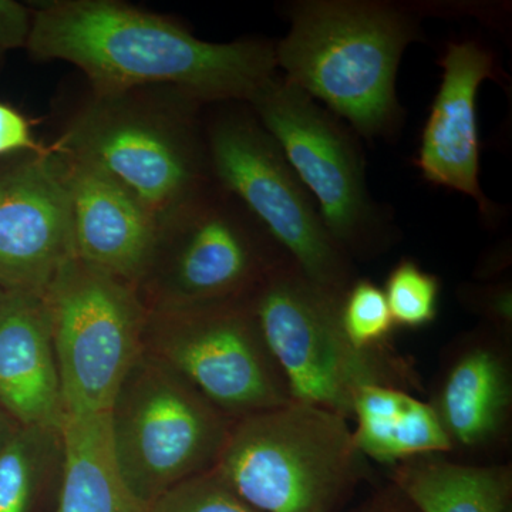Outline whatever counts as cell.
Returning <instances> with one entry per match:
<instances>
[{"label":"cell","instance_id":"obj_6","mask_svg":"<svg viewBox=\"0 0 512 512\" xmlns=\"http://www.w3.org/2000/svg\"><path fill=\"white\" fill-rule=\"evenodd\" d=\"M249 104L345 254L372 259L392 247L396 229L370 194L365 158L343 121L279 74Z\"/></svg>","mask_w":512,"mask_h":512},{"label":"cell","instance_id":"obj_21","mask_svg":"<svg viewBox=\"0 0 512 512\" xmlns=\"http://www.w3.org/2000/svg\"><path fill=\"white\" fill-rule=\"evenodd\" d=\"M383 292L394 325L420 329L436 320L441 293L440 279L424 271L413 259L403 258L394 265L387 276Z\"/></svg>","mask_w":512,"mask_h":512},{"label":"cell","instance_id":"obj_15","mask_svg":"<svg viewBox=\"0 0 512 512\" xmlns=\"http://www.w3.org/2000/svg\"><path fill=\"white\" fill-rule=\"evenodd\" d=\"M60 156L66 161L72 197L74 254L86 264L134 284L147 271L156 251V218L99 168Z\"/></svg>","mask_w":512,"mask_h":512},{"label":"cell","instance_id":"obj_9","mask_svg":"<svg viewBox=\"0 0 512 512\" xmlns=\"http://www.w3.org/2000/svg\"><path fill=\"white\" fill-rule=\"evenodd\" d=\"M144 350L180 373L231 419L292 402L248 299L168 305L148 315Z\"/></svg>","mask_w":512,"mask_h":512},{"label":"cell","instance_id":"obj_11","mask_svg":"<svg viewBox=\"0 0 512 512\" xmlns=\"http://www.w3.org/2000/svg\"><path fill=\"white\" fill-rule=\"evenodd\" d=\"M73 256L64 158L42 151L0 168V289L43 296Z\"/></svg>","mask_w":512,"mask_h":512},{"label":"cell","instance_id":"obj_12","mask_svg":"<svg viewBox=\"0 0 512 512\" xmlns=\"http://www.w3.org/2000/svg\"><path fill=\"white\" fill-rule=\"evenodd\" d=\"M443 79L421 134L416 165L427 183L476 201L484 217L494 214L480 184L477 94L497 77L494 53L477 40L448 43L440 60Z\"/></svg>","mask_w":512,"mask_h":512},{"label":"cell","instance_id":"obj_26","mask_svg":"<svg viewBox=\"0 0 512 512\" xmlns=\"http://www.w3.org/2000/svg\"><path fill=\"white\" fill-rule=\"evenodd\" d=\"M19 151H33L36 154L45 150L33 138L29 121L18 110L0 103V156Z\"/></svg>","mask_w":512,"mask_h":512},{"label":"cell","instance_id":"obj_5","mask_svg":"<svg viewBox=\"0 0 512 512\" xmlns=\"http://www.w3.org/2000/svg\"><path fill=\"white\" fill-rule=\"evenodd\" d=\"M234 421L143 350L109 410L111 450L124 484L150 507L174 485L215 467Z\"/></svg>","mask_w":512,"mask_h":512},{"label":"cell","instance_id":"obj_10","mask_svg":"<svg viewBox=\"0 0 512 512\" xmlns=\"http://www.w3.org/2000/svg\"><path fill=\"white\" fill-rule=\"evenodd\" d=\"M57 151L109 175L157 222L190 204L202 180L187 140L107 100L74 121Z\"/></svg>","mask_w":512,"mask_h":512},{"label":"cell","instance_id":"obj_25","mask_svg":"<svg viewBox=\"0 0 512 512\" xmlns=\"http://www.w3.org/2000/svg\"><path fill=\"white\" fill-rule=\"evenodd\" d=\"M32 16L26 6L0 0V63L12 50L28 45Z\"/></svg>","mask_w":512,"mask_h":512},{"label":"cell","instance_id":"obj_4","mask_svg":"<svg viewBox=\"0 0 512 512\" xmlns=\"http://www.w3.org/2000/svg\"><path fill=\"white\" fill-rule=\"evenodd\" d=\"M292 400L352 420L353 400L365 386H419L412 363L389 345L360 349L340 320L342 301L313 284L288 259L249 298Z\"/></svg>","mask_w":512,"mask_h":512},{"label":"cell","instance_id":"obj_18","mask_svg":"<svg viewBox=\"0 0 512 512\" xmlns=\"http://www.w3.org/2000/svg\"><path fill=\"white\" fill-rule=\"evenodd\" d=\"M396 485L419 512H510L511 464H466L443 456L392 467Z\"/></svg>","mask_w":512,"mask_h":512},{"label":"cell","instance_id":"obj_24","mask_svg":"<svg viewBox=\"0 0 512 512\" xmlns=\"http://www.w3.org/2000/svg\"><path fill=\"white\" fill-rule=\"evenodd\" d=\"M463 301L485 320V326L504 338H511L512 289L507 282L497 285L471 286L463 291Z\"/></svg>","mask_w":512,"mask_h":512},{"label":"cell","instance_id":"obj_3","mask_svg":"<svg viewBox=\"0 0 512 512\" xmlns=\"http://www.w3.org/2000/svg\"><path fill=\"white\" fill-rule=\"evenodd\" d=\"M349 420L289 402L234 421L214 470L261 512H339L369 477Z\"/></svg>","mask_w":512,"mask_h":512},{"label":"cell","instance_id":"obj_22","mask_svg":"<svg viewBox=\"0 0 512 512\" xmlns=\"http://www.w3.org/2000/svg\"><path fill=\"white\" fill-rule=\"evenodd\" d=\"M340 320L350 342L360 349L389 345L394 325L382 288L357 278L340 305Z\"/></svg>","mask_w":512,"mask_h":512},{"label":"cell","instance_id":"obj_29","mask_svg":"<svg viewBox=\"0 0 512 512\" xmlns=\"http://www.w3.org/2000/svg\"><path fill=\"white\" fill-rule=\"evenodd\" d=\"M2 296H3V291H2V289H0V299H2Z\"/></svg>","mask_w":512,"mask_h":512},{"label":"cell","instance_id":"obj_8","mask_svg":"<svg viewBox=\"0 0 512 512\" xmlns=\"http://www.w3.org/2000/svg\"><path fill=\"white\" fill-rule=\"evenodd\" d=\"M215 177L323 291L343 301L353 261L326 228L315 201L259 120L231 116L210 134Z\"/></svg>","mask_w":512,"mask_h":512},{"label":"cell","instance_id":"obj_2","mask_svg":"<svg viewBox=\"0 0 512 512\" xmlns=\"http://www.w3.org/2000/svg\"><path fill=\"white\" fill-rule=\"evenodd\" d=\"M275 45L276 66L365 138H392L404 111L396 77L407 47L420 36L409 6L375 0H302Z\"/></svg>","mask_w":512,"mask_h":512},{"label":"cell","instance_id":"obj_14","mask_svg":"<svg viewBox=\"0 0 512 512\" xmlns=\"http://www.w3.org/2000/svg\"><path fill=\"white\" fill-rule=\"evenodd\" d=\"M430 404L453 451L484 453L503 444L512 412L507 338L485 326L461 339L451 350Z\"/></svg>","mask_w":512,"mask_h":512},{"label":"cell","instance_id":"obj_28","mask_svg":"<svg viewBox=\"0 0 512 512\" xmlns=\"http://www.w3.org/2000/svg\"><path fill=\"white\" fill-rule=\"evenodd\" d=\"M20 429H22V424L0 404V451L8 446L9 441L16 436Z\"/></svg>","mask_w":512,"mask_h":512},{"label":"cell","instance_id":"obj_13","mask_svg":"<svg viewBox=\"0 0 512 512\" xmlns=\"http://www.w3.org/2000/svg\"><path fill=\"white\" fill-rule=\"evenodd\" d=\"M185 231L171 272L170 305L251 298L288 255L265 231L222 207H202Z\"/></svg>","mask_w":512,"mask_h":512},{"label":"cell","instance_id":"obj_16","mask_svg":"<svg viewBox=\"0 0 512 512\" xmlns=\"http://www.w3.org/2000/svg\"><path fill=\"white\" fill-rule=\"evenodd\" d=\"M0 404L22 426L62 429V387L43 296L3 292L0 299Z\"/></svg>","mask_w":512,"mask_h":512},{"label":"cell","instance_id":"obj_19","mask_svg":"<svg viewBox=\"0 0 512 512\" xmlns=\"http://www.w3.org/2000/svg\"><path fill=\"white\" fill-rule=\"evenodd\" d=\"M64 470L56 512H147L120 476L109 413L64 416Z\"/></svg>","mask_w":512,"mask_h":512},{"label":"cell","instance_id":"obj_1","mask_svg":"<svg viewBox=\"0 0 512 512\" xmlns=\"http://www.w3.org/2000/svg\"><path fill=\"white\" fill-rule=\"evenodd\" d=\"M26 47L35 59L79 67L101 100L165 83L195 100L249 103L278 74L274 43L204 42L170 20L109 0L42 6Z\"/></svg>","mask_w":512,"mask_h":512},{"label":"cell","instance_id":"obj_17","mask_svg":"<svg viewBox=\"0 0 512 512\" xmlns=\"http://www.w3.org/2000/svg\"><path fill=\"white\" fill-rule=\"evenodd\" d=\"M357 450L390 468L413 458L443 456L453 446L430 403L407 390L365 386L353 400Z\"/></svg>","mask_w":512,"mask_h":512},{"label":"cell","instance_id":"obj_7","mask_svg":"<svg viewBox=\"0 0 512 512\" xmlns=\"http://www.w3.org/2000/svg\"><path fill=\"white\" fill-rule=\"evenodd\" d=\"M43 299L64 416L109 413L124 376L144 350L148 313L136 289L73 256Z\"/></svg>","mask_w":512,"mask_h":512},{"label":"cell","instance_id":"obj_23","mask_svg":"<svg viewBox=\"0 0 512 512\" xmlns=\"http://www.w3.org/2000/svg\"><path fill=\"white\" fill-rule=\"evenodd\" d=\"M147 512H261L245 503L212 468L174 485Z\"/></svg>","mask_w":512,"mask_h":512},{"label":"cell","instance_id":"obj_27","mask_svg":"<svg viewBox=\"0 0 512 512\" xmlns=\"http://www.w3.org/2000/svg\"><path fill=\"white\" fill-rule=\"evenodd\" d=\"M350 512H419L393 483L377 488L359 507Z\"/></svg>","mask_w":512,"mask_h":512},{"label":"cell","instance_id":"obj_20","mask_svg":"<svg viewBox=\"0 0 512 512\" xmlns=\"http://www.w3.org/2000/svg\"><path fill=\"white\" fill-rule=\"evenodd\" d=\"M63 470L62 429L22 426L0 451V512H56Z\"/></svg>","mask_w":512,"mask_h":512}]
</instances>
